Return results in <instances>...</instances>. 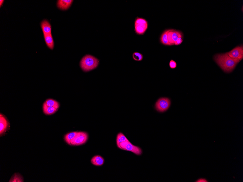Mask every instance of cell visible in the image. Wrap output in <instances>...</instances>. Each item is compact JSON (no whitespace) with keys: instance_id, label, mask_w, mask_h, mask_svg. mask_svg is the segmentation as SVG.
I'll use <instances>...</instances> for the list:
<instances>
[{"instance_id":"6da1fadb","label":"cell","mask_w":243,"mask_h":182,"mask_svg":"<svg viewBox=\"0 0 243 182\" xmlns=\"http://www.w3.org/2000/svg\"><path fill=\"white\" fill-rule=\"evenodd\" d=\"M214 59L219 67L226 73L231 72L240 61L230 57L228 52L215 55Z\"/></svg>"},{"instance_id":"7a4b0ae2","label":"cell","mask_w":243,"mask_h":182,"mask_svg":"<svg viewBox=\"0 0 243 182\" xmlns=\"http://www.w3.org/2000/svg\"><path fill=\"white\" fill-rule=\"evenodd\" d=\"M99 60L94 57L87 55L82 59L80 66L84 71L88 72L96 68L98 65Z\"/></svg>"},{"instance_id":"3957f363","label":"cell","mask_w":243,"mask_h":182,"mask_svg":"<svg viewBox=\"0 0 243 182\" xmlns=\"http://www.w3.org/2000/svg\"><path fill=\"white\" fill-rule=\"evenodd\" d=\"M171 104L170 99L168 97H160L155 104V109L160 113H164L169 110Z\"/></svg>"},{"instance_id":"277c9868","label":"cell","mask_w":243,"mask_h":182,"mask_svg":"<svg viewBox=\"0 0 243 182\" xmlns=\"http://www.w3.org/2000/svg\"><path fill=\"white\" fill-rule=\"evenodd\" d=\"M120 149L131 152L137 156H141L143 153V151L141 148L134 146L129 141L120 143Z\"/></svg>"},{"instance_id":"5b68a950","label":"cell","mask_w":243,"mask_h":182,"mask_svg":"<svg viewBox=\"0 0 243 182\" xmlns=\"http://www.w3.org/2000/svg\"><path fill=\"white\" fill-rule=\"evenodd\" d=\"M88 139V134L86 132H78L73 139L70 141L72 146H78L83 145L87 142Z\"/></svg>"},{"instance_id":"8992f818","label":"cell","mask_w":243,"mask_h":182,"mask_svg":"<svg viewBox=\"0 0 243 182\" xmlns=\"http://www.w3.org/2000/svg\"><path fill=\"white\" fill-rule=\"evenodd\" d=\"M228 56L234 59L241 61L243 58V46H238L228 52Z\"/></svg>"},{"instance_id":"52a82bcc","label":"cell","mask_w":243,"mask_h":182,"mask_svg":"<svg viewBox=\"0 0 243 182\" xmlns=\"http://www.w3.org/2000/svg\"><path fill=\"white\" fill-rule=\"evenodd\" d=\"M8 122L5 117L1 114L0 115V134L5 133L8 127Z\"/></svg>"},{"instance_id":"ba28073f","label":"cell","mask_w":243,"mask_h":182,"mask_svg":"<svg viewBox=\"0 0 243 182\" xmlns=\"http://www.w3.org/2000/svg\"><path fill=\"white\" fill-rule=\"evenodd\" d=\"M183 34L181 31L173 29L171 36L172 45H175V43L178 40L183 39Z\"/></svg>"},{"instance_id":"9c48e42d","label":"cell","mask_w":243,"mask_h":182,"mask_svg":"<svg viewBox=\"0 0 243 182\" xmlns=\"http://www.w3.org/2000/svg\"><path fill=\"white\" fill-rule=\"evenodd\" d=\"M73 1L72 0H59L57 2V6L62 10H66L70 7Z\"/></svg>"},{"instance_id":"30bf717a","label":"cell","mask_w":243,"mask_h":182,"mask_svg":"<svg viewBox=\"0 0 243 182\" xmlns=\"http://www.w3.org/2000/svg\"><path fill=\"white\" fill-rule=\"evenodd\" d=\"M41 27L44 34H52V26L47 20L42 22Z\"/></svg>"},{"instance_id":"8fae6325","label":"cell","mask_w":243,"mask_h":182,"mask_svg":"<svg viewBox=\"0 0 243 182\" xmlns=\"http://www.w3.org/2000/svg\"><path fill=\"white\" fill-rule=\"evenodd\" d=\"M91 163L92 164L96 166H101L105 163V160L103 157L100 155L94 156L91 159Z\"/></svg>"},{"instance_id":"7c38bea8","label":"cell","mask_w":243,"mask_h":182,"mask_svg":"<svg viewBox=\"0 0 243 182\" xmlns=\"http://www.w3.org/2000/svg\"><path fill=\"white\" fill-rule=\"evenodd\" d=\"M148 27V24L135 25V31L138 35H143L147 30Z\"/></svg>"},{"instance_id":"4fadbf2b","label":"cell","mask_w":243,"mask_h":182,"mask_svg":"<svg viewBox=\"0 0 243 182\" xmlns=\"http://www.w3.org/2000/svg\"><path fill=\"white\" fill-rule=\"evenodd\" d=\"M45 40L47 46L49 48L52 49L54 47V42L52 34H44Z\"/></svg>"},{"instance_id":"5bb4252c","label":"cell","mask_w":243,"mask_h":182,"mask_svg":"<svg viewBox=\"0 0 243 182\" xmlns=\"http://www.w3.org/2000/svg\"><path fill=\"white\" fill-rule=\"evenodd\" d=\"M43 110L46 115H52L55 113L58 110L52 106L46 105L44 103L43 105Z\"/></svg>"},{"instance_id":"9a60e30c","label":"cell","mask_w":243,"mask_h":182,"mask_svg":"<svg viewBox=\"0 0 243 182\" xmlns=\"http://www.w3.org/2000/svg\"><path fill=\"white\" fill-rule=\"evenodd\" d=\"M126 141H129V140L126 137V136L122 132L119 133L117 135L116 138V143L118 148L120 149V143Z\"/></svg>"},{"instance_id":"2e32d148","label":"cell","mask_w":243,"mask_h":182,"mask_svg":"<svg viewBox=\"0 0 243 182\" xmlns=\"http://www.w3.org/2000/svg\"><path fill=\"white\" fill-rule=\"evenodd\" d=\"M77 132H74L66 134L64 136V139L66 142L67 144L71 146L72 145L71 144L70 141L77 135Z\"/></svg>"},{"instance_id":"e0dca14e","label":"cell","mask_w":243,"mask_h":182,"mask_svg":"<svg viewBox=\"0 0 243 182\" xmlns=\"http://www.w3.org/2000/svg\"><path fill=\"white\" fill-rule=\"evenodd\" d=\"M167 30H166L163 32L160 38V42L163 45L165 46H170L171 45L168 42L167 37Z\"/></svg>"},{"instance_id":"ac0fdd59","label":"cell","mask_w":243,"mask_h":182,"mask_svg":"<svg viewBox=\"0 0 243 182\" xmlns=\"http://www.w3.org/2000/svg\"><path fill=\"white\" fill-rule=\"evenodd\" d=\"M45 103L46 105L52 106V107L55 108L56 109L58 110L59 109V107L60 104L59 103L57 102V101L53 100V99H48V100L46 101Z\"/></svg>"},{"instance_id":"d6986e66","label":"cell","mask_w":243,"mask_h":182,"mask_svg":"<svg viewBox=\"0 0 243 182\" xmlns=\"http://www.w3.org/2000/svg\"><path fill=\"white\" fill-rule=\"evenodd\" d=\"M132 56L133 59L136 61H141L143 58V55L138 52H134Z\"/></svg>"},{"instance_id":"ffe728a7","label":"cell","mask_w":243,"mask_h":182,"mask_svg":"<svg viewBox=\"0 0 243 182\" xmlns=\"http://www.w3.org/2000/svg\"><path fill=\"white\" fill-rule=\"evenodd\" d=\"M23 180L20 175L15 174L14 175L9 182H23Z\"/></svg>"},{"instance_id":"44dd1931","label":"cell","mask_w":243,"mask_h":182,"mask_svg":"<svg viewBox=\"0 0 243 182\" xmlns=\"http://www.w3.org/2000/svg\"><path fill=\"white\" fill-rule=\"evenodd\" d=\"M147 24L148 23L147 20L142 18H137L135 22V25Z\"/></svg>"},{"instance_id":"7402d4cb","label":"cell","mask_w":243,"mask_h":182,"mask_svg":"<svg viewBox=\"0 0 243 182\" xmlns=\"http://www.w3.org/2000/svg\"><path fill=\"white\" fill-rule=\"evenodd\" d=\"M169 66L171 69H175L177 67L176 62L173 60H171L169 62Z\"/></svg>"},{"instance_id":"603a6c76","label":"cell","mask_w":243,"mask_h":182,"mask_svg":"<svg viewBox=\"0 0 243 182\" xmlns=\"http://www.w3.org/2000/svg\"><path fill=\"white\" fill-rule=\"evenodd\" d=\"M197 182H207L208 181L205 179H200L197 180L196 181Z\"/></svg>"},{"instance_id":"cb8c5ba5","label":"cell","mask_w":243,"mask_h":182,"mask_svg":"<svg viewBox=\"0 0 243 182\" xmlns=\"http://www.w3.org/2000/svg\"><path fill=\"white\" fill-rule=\"evenodd\" d=\"M4 1H3H3H2V0L0 1V5H1V7L2 5H3Z\"/></svg>"}]
</instances>
